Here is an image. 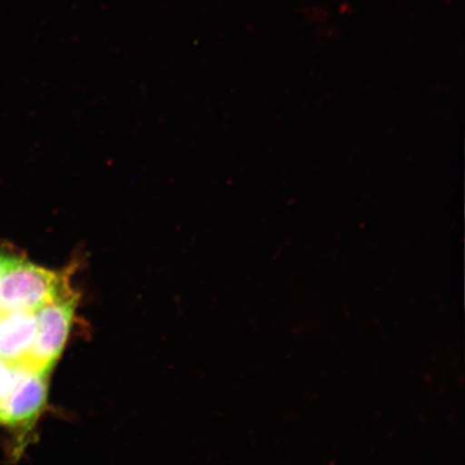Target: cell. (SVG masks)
Wrapping results in <instances>:
<instances>
[{"instance_id":"7","label":"cell","mask_w":465,"mask_h":465,"mask_svg":"<svg viewBox=\"0 0 465 465\" xmlns=\"http://www.w3.org/2000/svg\"><path fill=\"white\" fill-rule=\"evenodd\" d=\"M2 316H3V313H2V312H0V320H2Z\"/></svg>"},{"instance_id":"6","label":"cell","mask_w":465,"mask_h":465,"mask_svg":"<svg viewBox=\"0 0 465 465\" xmlns=\"http://www.w3.org/2000/svg\"><path fill=\"white\" fill-rule=\"evenodd\" d=\"M15 257V255L5 252V250L0 249V275L3 274L5 267L10 264V262L13 261Z\"/></svg>"},{"instance_id":"5","label":"cell","mask_w":465,"mask_h":465,"mask_svg":"<svg viewBox=\"0 0 465 465\" xmlns=\"http://www.w3.org/2000/svg\"><path fill=\"white\" fill-rule=\"evenodd\" d=\"M15 376V365H11L0 358V401L9 392L14 386Z\"/></svg>"},{"instance_id":"4","label":"cell","mask_w":465,"mask_h":465,"mask_svg":"<svg viewBox=\"0 0 465 465\" xmlns=\"http://www.w3.org/2000/svg\"><path fill=\"white\" fill-rule=\"evenodd\" d=\"M36 329L35 312L3 313L0 320V358L11 365L23 364L31 351Z\"/></svg>"},{"instance_id":"3","label":"cell","mask_w":465,"mask_h":465,"mask_svg":"<svg viewBox=\"0 0 465 465\" xmlns=\"http://www.w3.org/2000/svg\"><path fill=\"white\" fill-rule=\"evenodd\" d=\"M14 386L0 401V423L21 426L35 420L43 411L48 394L49 374L15 365Z\"/></svg>"},{"instance_id":"2","label":"cell","mask_w":465,"mask_h":465,"mask_svg":"<svg viewBox=\"0 0 465 465\" xmlns=\"http://www.w3.org/2000/svg\"><path fill=\"white\" fill-rule=\"evenodd\" d=\"M77 303V294L69 288L35 312L36 334L25 361L20 365L50 374L66 345Z\"/></svg>"},{"instance_id":"1","label":"cell","mask_w":465,"mask_h":465,"mask_svg":"<svg viewBox=\"0 0 465 465\" xmlns=\"http://www.w3.org/2000/svg\"><path fill=\"white\" fill-rule=\"evenodd\" d=\"M67 289L65 277L15 255L0 275V312H36Z\"/></svg>"}]
</instances>
